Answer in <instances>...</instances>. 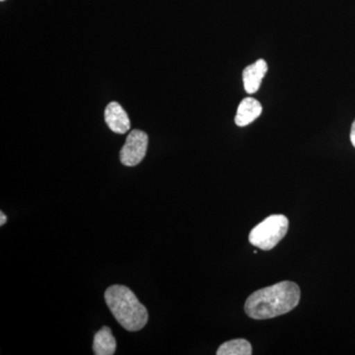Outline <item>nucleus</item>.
<instances>
[{
    "label": "nucleus",
    "instance_id": "f257e3e1",
    "mask_svg": "<svg viewBox=\"0 0 355 355\" xmlns=\"http://www.w3.org/2000/svg\"><path fill=\"white\" fill-rule=\"evenodd\" d=\"M300 288L295 282H279L254 292L245 303V312L254 320H268L291 312L299 304Z\"/></svg>",
    "mask_w": 355,
    "mask_h": 355
},
{
    "label": "nucleus",
    "instance_id": "f03ea898",
    "mask_svg": "<svg viewBox=\"0 0 355 355\" xmlns=\"http://www.w3.org/2000/svg\"><path fill=\"white\" fill-rule=\"evenodd\" d=\"M105 300L112 314L125 330L137 331L146 326L148 312L127 286H110L105 292Z\"/></svg>",
    "mask_w": 355,
    "mask_h": 355
},
{
    "label": "nucleus",
    "instance_id": "7ed1b4c3",
    "mask_svg": "<svg viewBox=\"0 0 355 355\" xmlns=\"http://www.w3.org/2000/svg\"><path fill=\"white\" fill-rule=\"evenodd\" d=\"M288 227L289 221L286 216L282 214L268 216L252 229L249 241L259 249L270 251L286 237Z\"/></svg>",
    "mask_w": 355,
    "mask_h": 355
},
{
    "label": "nucleus",
    "instance_id": "20e7f679",
    "mask_svg": "<svg viewBox=\"0 0 355 355\" xmlns=\"http://www.w3.org/2000/svg\"><path fill=\"white\" fill-rule=\"evenodd\" d=\"M148 135L142 130H135L128 135L121 150V162L128 167L139 165L146 157Z\"/></svg>",
    "mask_w": 355,
    "mask_h": 355
},
{
    "label": "nucleus",
    "instance_id": "39448f33",
    "mask_svg": "<svg viewBox=\"0 0 355 355\" xmlns=\"http://www.w3.org/2000/svg\"><path fill=\"white\" fill-rule=\"evenodd\" d=\"M105 121L112 132L123 135L130 130L128 114L119 103H110L105 110Z\"/></svg>",
    "mask_w": 355,
    "mask_h": 355
},
{
    "label": "nucleus",
    "instance_id": "423d86ee",
    "mask_svg": "<svg viewBox=\"0 0 355 355\" xmlns=\"http://www.w3.org/2000/svg\"><path fill=\"white\" fill-rule=\"evenodd\" d=\"M268 71V64L263 60H257L253 64L248 65L243 71L245 91L248 94H254L260 89L261 80Z\"/></svg>",
    "mask_w": 355,
    "mask_h": 355
},
{
    "label": "nucleus",
    "instance_id": "0eeeda50",
    "mask_svg": "<svg viewBox=\"0 0 355 355\" xmlns=\"http://www.w3.org/2000/svg\"><path fill=\"white\" fill-rule=\"evenodd\" d=\"M261 111L263 108L258 100L252 97L245 98L238 107L235 118L236 125L238 127H246L261 116Z\"/></svg>",
    "mask_w": 355,
    "mask_h": 355
},
{
    "label": "nucleus",
    "instance_id": "6e6552de",
    "mask_svg": "<svg viewBox=\"0 0 355 355\" xmlns=\"http://www.w3.org/2000/svg\"><path fill=\"white\" fill-rule=\"evenodd\" d=\"M116 338L108 327H103L94 336L93 350L96 355H113L116 352Z\"/></svg>",
    "mask_w": 355,
    "mask_h": 355
},
{
    "label": "nucleus",
    "instance_id": "1a4fd4ad",
    "mask_svg": "<svg viewBox=\"0 0 355 355\" xmlns=\"http://www.w3.org/2000/svg\"><path fill=\"white\" fill-rule=\"evenodd\" d=\"M217 355H251V343L244 338L229 340L222 343L220 347L217 349Z\"/></svg>",
    "mask_w": 355,
    "mask_h": 355
},
{
    "label": "nucleus",
    "instance_id": "9d476101",
    "mask_svg": "<svg viewBox=\"0 0 355 355\" xmlns=\"http://www.w3.org/2000/svg\"><path fill=\"white\" fill-rule=\"evenodd\" d=\"M350 141H352V146L355 147V121L352 125V130H350Z\"/></svg>",
    "mask_w": 355,
    "mask_h": 355
},
{
    "label": "nucleus",
    "instance_id": "9b49d317",
    "mask_svg": "<svg viewBox=\"0 0 355 355\" xmlns=\"http://www.w3.org/2000/svg\"><path fill=\"white\" fill-rule=\"evenodd\" d=\"M6 221L7 216L1 211V214H0V226H3L4 224L6 223Z\"/></svg>",
    "mask_w": 355,
    "mask_h": 355
},
{
    "label": "nucleus",
    "instance_id": "f8f14e48",
    "mask_svg": "<svg viewBox=\"0 0 355 355\" xmlns=\"http://www.w3.org/2000/svg\"><path fill=\"white\" fill-rule=\"evenodd\" d=\"M1 1H4V0H1Z\"/></svg>",
    "mask_w": 355,
    "mask_h": 355
}]
</instances>
